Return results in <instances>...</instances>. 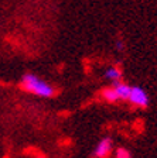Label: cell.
Listing matches in <instances>:
<instances>
[{
  "label": "cell",
  "mask_w": 157,
  "mask_h": 158,
  "mask_svg": "<svg viewBox=\"0 0 157 158\" xmlns=\"http://www.w3.org/2000/svg\"><path fill=\"white\" fill-rule=\"evenodd\" d=\"M113 88H115V90H116V95H118L119 100H128L129 95H130L132 86L126 85V83H123V82H116L113 85Z\"/></svg>",
  "instance_id": "277c9868"
},
{
  "label": "cell",
  "mask_w": 157,
  "mask_h": 158,
  "mask_svg": "<svg viewBox=\"0 0 157 158\" xmlns=\"http://www.w3.org/2000/svg\"><path fill=\"white\" fill-rule=\"evenodd\" d=\"M102 98L106 100L108 103H115L118 102V95H116V90H115V88L112 86V88H105L102 89Z\"/></svg>",
  "instance_id": "8992f818"
},
{
  "label": "cell",
  "mask_w": 157,
  "mask_h": 158,
  "mask_svg": "<svg viewBox=\"0 0 157 158\" xmlns=\"http://www.w3.org/2000/svg\"><path fill=\"white\" fill-rule=\"evenodd\" d=\"M116 158H132V155L126 148H118V151H116Z\"/></svg>",
  "instance_id": "52a82bcc"
},
{
  "label": "cell",
  "mask_w": 157,
  "mask_h": 158,
  "mask_svg": "<svg viewBox=\"0 0 157 158\" xmlns=\"http://www.w3.org/2000/svg\"><path fill=\"white\" fill-rule=\"evenodd\" d=\"M116 45H118V49H123V43H122V41H118Z\"/></svg>",
  "instance_id": "ba28073f"
},
{
  "label": "cell",
  "mask_w": 157,
  "mask_h": 158,
  "mask_svg": "<svg viewBox=\"0 0 157 158\" xmlns=\"http://www.w3.org/2000/svg\"><path fill=\"white\" fill-rule=\"evenodd\" d=\"M128 100L137 107H147L149 106V96L146 90L142 89L140 86H132Z\"/></svg>",
  "instance_id": "7a4b0ae2"
},
{
  "label": "cell",
  "mask_w": 157,
  "mask_h": 158,
  "mask_svg": "<svg viewBox=\"0 0 157 158\" xmlns=\"http://www.w3.org/2000/svg\"><path fill=\"white\" fill-rule=\"evenodd\" d=\"M21 88L27 92L37 95L40 98H51L55 95V89L52 88L50 83L44 82L43 79H40L38 76L33 75V73H26L21 79Z\"/></svg>",
  "instance_id": "6da1fadb"
},
{
  "label": "cell",
  "mask_w": 157,
  "mask_h": 158,
  "mask_svg": "<svg viewBox=\"0 0 157 158\" xmlns=\"http://www.w3.org/2000/svg\"><path fill=\"white\" fill-rule=\"evenodd\" d=\"M105 78L112 81L113 83H116V82H120L122 81L123 73H122L120 68H118V66H109V68L106 69V72H105Z\"/></svg>",
  "instance_id": "5b68a950"
},
{
  "label": "cell",
  "mask_w": 157,
  "mask_h": 158,
  "mask_svg": "<svg viewBox=\"0 0 157 158\" xmlns=\"http://www.w3.org/2000/svg\"><path fill=\"white\" fill-rule=\"evenodd\" d=\"M112 148H113V143L109 137L102 138L101 141L98 143V145L95 147V151H94V157L95 158H106L111 154Z\"/></svg>",
  "instance_id": "3957f363"
}]
</instances>
